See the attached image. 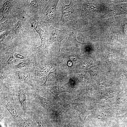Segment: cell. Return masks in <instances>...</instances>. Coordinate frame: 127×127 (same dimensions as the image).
<instances>
[{
    "label": "cell",
    "mask_w": 127,
    "mask_h": 127,
    "mask_svg": "<svg viewBox=\"0 0 127 127\" xmlns=\"http://www.w3.org/2000/svg\"><path fill=\"white\" fill-rule=\"evenodd\" d=\"M59 0H48L42 8L40 24L45 31L57 21V6Z\"/></svg>",
    "instance_id": "6da1fadb"
},
{
    "label": "cell",
    "mask_w": 127,
    "mask_h": 127,
    "mask_svg": "<svg viewBox=\"0 0 127 127\" xmlns=\"http://www.w3.org/2000/svg\"><path fill=\"white\" fill-rule=\"evenodd\" d=\"M61 17L59 21L60 24L64 25L66 22L73 20H77L78 17L77 0H71L68 5L62 2Z\"/></svg>",
    "instance_id": "7a4b0ae2"
},
{
    "label": "cell",
    "mask_w": 127,
    "mask_h": 127,
    "mask_svg": "<svg viewBox=\"0 0 127 127\" xmlns=\"http://www.w3.org/2000/svg\"><path fill=\"white\" fill-rule=\"evenodd\" d=\"M56 59L47 60L36 66L33 72L32 71V79H39L42 76H46L48 73L52 68L57 66L59 63H62L57 58Z\"/></svg>",
    "instance_id": "3957f363"
},
{
    "label": "cell",
    "mask_w": 127,
    "mask_h": 127,
    "mask_svg": "<svg viewBox=\"0 0 127 127\" xmlns=\"http://www.w3.org/2000/svg\"><path fill=\"white\" fill-rule=\"evenodd\" d=\"M77 20L70 21L66 22L64 25L69 28L68 37L64 44L65 47H69L74 46L77 48H79L82 47L85 43L79 42L77 40L76 35L77 33Z\"/></svg>",
    "instance_id": "277c9868"
},
{
    "label": "cell",
    "mask_w": 127,
    "mask_h": 127,
    "mask_svg": "<svg viewBox=\"0 0 127 127\" xmlns=\"http://www.w3.org/2000/svg\"><path fill=\"white\" fill-rule=\"evenodd\" d=\"M48 29L47 39L48 44L50 45L55 42H58L60 44L59 52H60L61 43L68 35L69 32L65 29H58L52 26H50Z\"/></svg>",
    "instance_id": "5b68a950"
},
{
    "label": "cell",
    "mask_w": 127,
    "mask_h": 127,
    "mask_svg": "<svg viewBox=\"0 0 127 127\" xmlns=\"http://www.w3.org/2000/svg\"><path fill=\"white\" fill-rule=\"evenodd\" d=\"M57 82L58 84L57 85L47 87H46V90L52 94L57 98H59L58 95L59 94L62 92H71V87L68 82L65 83L58 80Z\"/></svg>",
    "instance_id": "8992f818"
},
{
    "label": "cell",
    "mask_w": 127,
    "mask_h": 127,
    "mask_svg": "<svg viewBox=\"0 0 127 127\" xmlns=\"http://www.w3.org/2000/svg\"><path fill=\"white\" fill-rule=\"evenodd\" d=\"M10 73L11 76L16 80L32 86V71L13 70H12Z\"/></svg>",
    "instance_id": "52a82bcc"
},
{
    "label": "cell",
    "mask_w": 127,
    "mask_h": 127,
    "mask_svg": "<svg viewBox=\"0 0 127 127\" xmlns=\"http://www.w3.org/2000/svg\"><path fill=\"white\" fill-rule=\"evenodd\" d=\"M82 103V101L78 99L73 100L69 105L80 120L83 119L89 111L86 110V107Z\"/></svg>",
    "instance_id": "ba28073f"
},
{
    "label": "cell",
    "mask_w": 127,
    "mask_h": 127,
    "mask_svg": "<svg viewBox=\"0 0 127 127\" xmlns=\"http://www.w3.org/2000/svg\"><path fill=\"white\" fill-rule=\"evenodd\" d=\"M12 0H5L0 8V13L3 16L1 21L4 20L10 16L11 14L13 8Z\"/></svg>",
    "instance_id": "9c48e42d"
},
{
    "label": "cell",
    "mask_w": 127,
    "mask_h": 127,
    "mask_svg": "<svg viewBox=\"0 0 127 127\" xmlns=\"http://www.w3.org/2000/svg\"><path fill=\"white\" fill-rule=\"evenodd\" d=\"M37 33L39 35L41 40L40 45L38 47L34 48V50L38 52H47V50L46 44L47 34L42 29Z\"/></svg>",
    "instance_id": "30bf717a"
},
{
    "label": "cell",
    "mask_w": 127,
    "mask_h": 127,
    "mask_svg": "<svg viewBox=\"0 0 127 127\" xmlns=\"http://www.w3.org/2000/svg\"><path fill=\"white\" fill-rule=\"evenodd\" d=\"M92 64L90 61L84 60L74 64V65L71 67V69L73 71L77 73L87 69Z\"/></svg>",
    "instance_id": "8fae6325"
},
{
    "label": "cell",
    "mask_w": 127,
    "mask_h": 127,
    "mask_svg": "<svg viewBox=\"0 0 127 127\" xmlns=\"http://www.w3.org/2000/svg\"><path fill=\"white\" fill-rule=\"evenodd\" d=\"M24 26L22 22L20 20L13 25L10 30L12 39L20 36L23 31Z\"/></svg>",
    "instance_id": "7c38bea8"
},
{
    "label": "cell",
    "mask_w": 127,
    "mask_h": 127,
    "mask_svg": "<svg viewBox=\"0 0 127 127\" xmlns=\"http://www.w3.org/2000/svg\"><path fill=\"white\" fill-rule=\"evenodd\" d=\"M1 105L5 107L13 117H16L18 116V110L15 104L13 101H9L3 102Z\"/></svg>",
    "instance_id": "4fadbf2b"
},
{
    "label": "cell",
    "mask_w": 127,
    "mask_h": 127,
    "mask_svg": "<svg viewBox=\"0 0 127 127\" xmlns=\"http://www.w3.org/2000/svg\"><path fill=\"white\" fill-rule=\"evenodd\" d=\"M58 68H56L54 71L50 72L46 77V80L45 82L41 85L44 86L48 82H57L58 80V77L59 73Z\"/></svg>",
    "instance_id": "5bb4252c"
},
{
    "label": "cell",
    "mask_w": 127,
    "mask_h": 127,
    "mask_svg": "<svg viewBox=\"0 0 127 127\" xmlns=\"http://www.w3.org/2000/svg\"><path fill=\"white\" fill-rule=\"evenodd\" d=\"M17 99L20 105L25 109L27 105L26 96L24 90L21 87L19 88L18 91Z\"/></svg>",
    "instance_id": "9a60e30c"
},
{
    "label": "cell",
    "mask_w": 127,
    "mask_h": 127,
    "mask_svg": "<svg viewBox=\"0 0 127 127\" xmlns=\"http://www.w3.org/2000/svg\"><path fill=\"white\" fill-rule=\"evenodd\" d=\"M37 97L42 106L47 110L52 109L54 104L53 101L45 99L39 94L37 95Z\"/></svg>",
    "instance_id": "2e32d148"
},
{
    "label": "cell",
    "mask_w": 127,
    "mask_h": 127,
    "mask_svg": "<svg viewBox=\"0 0 127 127\" xmlns=\"http://www.w3.org/2000/svg\"><path fill=\"white\" fill-rule=\"evenodd\" d=\"M63 57L65 58L67 61H70L75 64L79 61L81 59V57L77 53H73L64 55Z\"/></svg>",
    "instance_id": "e0dca14e"
},
{
    "label": "cell",
    "mask_w": 127,
    "mask_h": 127,
    "mask_svg": "<svg viewBox=\"0 0 127 127\" xmlns=\"http://www.w3.org/2000/svg\"><path fill=\"white\" fill-rule=\"evenodd\" d=\"M10 30H7L5 31L3 33H1L0 36V45L10 40H12Z\"/></svg>",
    "instance_id": "ac0fdd59"
},
{
    "label": "cell",
    "mask_w": 127,
    "mask_h": 127,
    "mask_svg": "<svg viewBox=\"0 0 127 127\" xmlns=\"http://www.w3.org/2000/svg\"><path fill=\"white\" fill-rule=\"evenodd\" d=\"M48 0H32L30 2L31 6L35 8H43L47 3Z\"/></svg>",
    "instance_id": "d6986e66"
},
{
    "label": "cell",
    "mask_w": 127,
    "mask_h": 127,
    "mask_svg": "<svg viewBox=\"0 0 127 127\" xmlns=\"http://www.w3.org/2000/svg\"><path fill=\"white\" fill-rule=\"evenodd\" d=\"M108 110H102L98 111L97 114V117L100 119L107 118L111 115V112Z\"/></svg>",
    "instance_id": "ffe728a7"
},
{
    "label": "cell",
    "mask_w": 127,
    "mask_h": 127,
    "mask_svg": "<svg viewBox=\"0 0 127 127\" xmlns=\"http://www.w3.org/2000/svg\"><path fill=\"white\" fill-rule=\"evenodd\" d=\"M18 119L20 123L23 127H35L32 120L29 118L27 120H24L19 117Z\"/></svg>",
    "instance_id": "44dd1931"
},
{
    "label": "cell",
    "mask_w": 127,
    "mask_h": 127,
    "mask_svg": "<svg viewBox=\"0 0 127 127\" xmlns=\"http://www.w3.org/2000/svg\"><path fill=\"white\" fill-rule=\"evenodd\" d=\"M29 63L25 62H21L18 64L12 66V68L15 69H21L24 67H28L30 65Z\"/></svg>",
    "instance_id": "7402d4cb"
},
{
    "label": "cell",
    "mask_w": 127,
    "mask_h": 127,
    "mask_svg": "<svg viewBox=\"0 0 127 127\" xmlns=\"http://www.w3.org/2000/svg\"><path fill=\"white\" fill-rule=\"evenodd\" d=\"M118 40V35L117 33L116 32H112L109 41L110 43L114 44Z\"/></svg>",
    "instance_id": "603a6c76"
},
{
    "label": "cell",
    "mask_w": 127,
    "mask_h": 127,
    "mask_svg": "<svg viewBox=\"0 0 127 127\" xmlns=\"http://www.w3.org/2000/svg\"><path fill=\"white\" fill-rule=\"evenodd\" d=\"M16 61V59L14 57V55L11 54L8 56L5 63L7 65H11Z\"/></svg>",
    "instance_id": "cb8c5ba5"
},
{
    "label": "cell",
    "mask_w": 127,
    "mask_h": 127,
    "mask_svg": "<svg viewBox=\"0 0 127 127\" xmlns=\"http://www.w3.org/2000/svg\"><path fill=\"white\" fill-rule=\"evenodd\" d=\"M11 76L10 72V73L6 72L0 70V82H3L5 80Z\"/></svg>",
    "instance_id": "d4e9b609"
},
{
    "label": "cell",
    "mask_w": 127,
    "mask_h": 127,
    "mask_svg": "<svg viewBox=\"0 0 127 127\" xmlns=\"http://www.w3.org/2000/svg\"><path fill=\"white\" fill-rule=\"evenodd\" d=\"M8 24L7 20L6 19L1 22L0 25V33L4 31L7 30L6 29Z\"/></svg>",
    "instance_id": "484cf974"
},
{
    "label": "cell",
    "mask_w": 127,
    "mask_h": 127,
    "mask_svg": "<svg viewBox=\"0 0 127 127\" xmlns=\"http://www.w3.org/2000/svg\"><path fill=\"white\" fill-rule=\"evenodd\" d=\"M115 93L113 92H109L105 94L100 98L99 99H107L110 98H111L115 96Z\"/></svg>",
    "instance_id": "4316f807"
},
{
    "label": "cell",
    "mask_w": 127,
    "mask_h": 127,
    "mask_svg": "<svg viewBox=\"0 0 127 127\" xmlns=\"http://www.w3.org/2000/svg\"><path fill=\"white\" fill-rule=\"evenodd\" d=\"M97 70L94 68H91L88 70V72L90 74V79L93 78L97 73Z\"/></svg>",
    "instance_id": "83f0119b"
},
{
    "label": "cell",
    "mask_w": 127,
    "mask_h": 127,
    "mask_svg": "<svg viewBox=\"0 0 127 127\" xmlns=\"http://www.w3.org/2000/svg\"><path fill=\"white\" fill-rule=\"evenodd\" d=\"M58 118L60 120H64L67 117V115L64 112L59 111L58 115Z\"/></svg>",
    "instance_id": "f1b7e54d"
},
{
    "label": "cell",
    "mask_w": 127,
    "mask_h": 127,
    "mask_svg": "<svg viewBox=\"0 0 127 127\" xmlns=\"http://www.w3.org/2000/svg\"><path fill=\"white\" fill-rule=\"evenodd\" d=\"M37 123L39 127H47L44 121L40 118L38 120Z\"/></svg>",
    "instance_id": "f546056e"
},
{
    "label": "cell",
    "mask_w": 127,
    "mask_h": 127,
    "mask_svg": "<svg viewBox=\"0 0 127 127\" xmlns=\"http://www.w3.org/2000/svg\"><path fill=\"white\" fill-rule=\"evenodd\" d=\"M14 55L16 59L18 58L23 60H26L27 59L25 56L18 53H14Z\"/></svg>",
    "instance_id": "4dcf8cb0"
},
{
    "label": "cell",
    "mask_w": 127,
    "mask_h": 127,
    "mask_svg": "<svg viewBox=\"0 0 127 127\" xmlns=\"http://www.w3.org/2000/svg\"><path fill=\"white\" fill-rule=\"evenodd\" d=\"M67 65L69 67H71L73 65V63L70 61H67Z\"/></svg>",
    "instance_id": "1f68e13d"
},
{
    "label": "cell",
    "mask_w": 127,
    "mask_h": 127,
    "mask_svg": "<svg viewBox=\"0 0 127 127\" xmlns=\"http://www.w3.org/2000/svg\"><path fill=\"white\" fill-rule=\"evenodd\" d=\"M124 34L126 35L127 33V23H126L125 25L124 29Z\"/></svg>",
    "instance_id": "d6a6232c"
},
{
    "label": "cell",
    "mask_w": 127,
    "mask_h": 127,
    "mask_svg": "<svg viewBox=\"0 0 127 127\" xmlns=\"http://www.w3.org/2000/svg\"><path fill=\"white\" fill-rule=\"evenodd\" d=\"M116 127V126H113V127Z\"/></svg>",
    "instance_id": "836d02e7"
},
{
    "label": "cell",
    "mask_w": 127,
    "mask_h": 127,
    "mask_svg": "<svg viewBox=\"0 0 127 127\" xmlns=\"http://www.w3.org/2000/svg\"><path fill=\"white\" fill-rule=\"evenodd\" d=\"M65 127H68L67 126H66Z\"/></svg>",
    "instance_id": "e575fe53"
}]
</instances>
